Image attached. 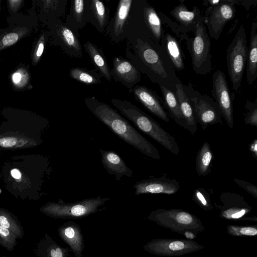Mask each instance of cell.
<instances>
[{
  "label": "cell",
  "instance_id": "cell-1",
  "mask_svg": "<svg viewBox=\"0 0 257 257\" xmlns=\"http://www.w3.org/2000/svg\"><path fill=\"white\" fill-rule=\"evenodd\" d=\"M84 102L90 111L125 143L149 158L161 159L158 149L116 110L93 97Z\"/></svg>",
  "mask_w": 257,
  "mask_h": 257
},
{
  "label": "cell",
  "instance_id": "cell-2",
  "mask_svg": "<svg viewBox=\"0 0 257 257\" xmlns=\"http://www.w3.org/2000/svg\"><path fill=\"white\" fill-rule=\"evenodd\" d=\"M111 102L122 115L140 131L173 154H179L180 149L174 137L165 131L154 119L129 101L113 98Z\"/></svg>",
  "mask_w": 257,
  "mask_h": 257
},
{
  "label": "cell",
  "instance_id": "cell-3",
  "mask_svg": "<svg viewBox=\"0 0 257 257\" xmlns=\"http://www.w3.org/2000/svg\"><path fill=\"white\" fill-rule=\"evenodd\" d=\"M194 36L187 40L192 69L198 74H206L212 70L211 42L206 27L201 16L193 29Z\"/></svg>",
  "mask_w": 257,
  "mask_h": 257
},
{
  "label": "cell",
  "instance_id": "cell-4",
  "mask_svg": "<svg viewBox=\"0 0 257 257\" xmlns=\"http://www.w3.org/2000/svg\"><path fill=\"white\" fill-rule=\"evenodd\" d=\"M147 218L163 227L182 235L186 231L194 233L201 232L205 228L198 218L180 209H158L151 211Z\"/></svg>",
  "mask_w": 257,
  "mask_h": 257
},
{
  "label": "cell",
  "instance_id": "cell-5",
  "mask_svg": "<svg viewBox=\"0 0 257 257\" xmlns=\"http://www.w3.org/2000/svg\"><path fill=\"white\" fill-rule=\"evenodd\" d=\"M110 199L108 197L99 196L72 203H65L60 200L58 202L48 203L43 207V211L57 218H81L102 210L104 208L102 207Z\"/></svg>",
  "mask_w": 257,
  "mask_h": 257
},
{
  "label": "cell",
  "instance_id": "cell-6",
  "mask_svg": "<svg viewBox=\"0 0 257 257\" xmlns=\"http://www.w3.org/2000/svg\"><path fill=\"white\" fill-rule=\"evenodd\" d=\"M248 53L245 29L241 25L226 51L228 75L233 89L237 92L241 86Z\"/></svg>",
  "mask_w": 257,
  "mask_h": 257
},
{
  "label": "cell",
  "instance_id": "cell-7",
  "mask_svg": "<svg viewBox=\"0 0 257 257\" xmlns=\"http://www.w3.org/2000/svg\"><path fill=\"white\" fill-rule=\"evenodd\" d=\"M183 87L192 106L197 122L204 131L209 125L222 123L221 111L213 98L195 90L191 84L183 85Z\"/></svg>",
  "mask_w": 257,
  "mask_h": 257
},
{
  "label": "cell",
  "instance_id": "cell-8",
  "mask_svg": "<svg viewBox=\"0 0 257 257\" xmlns=\"http://www.w3.org/2000/svg\"><path fill=\"white\" fill-rule=\"evenodd\" d=\"M204 246L193 240L155 238L144 246L148 252L162 256H178L199 250Z\"/></svg>",
  "mask_w": 257,
  "mask_h": 257
},
{
  "label": "cell",
  "instance_id": "cell-9",
  "mask_svg": "<svg viewBox=\"0 0 257 257\" xmlns=\"http://www.w3.org/2000/svg\"><path fill=\"white\" fill-rule=\"evenodd\" d=\"M235 14V9L232 0H221L217 6H209L203 16L209 37L218 40L224 26L234 18Z\"/></svg>",
  "mask_w": 257,
  "mask_h": 257
},
{
  "label": "cell",
  "instance_id": "cell-10",
  "mask_svg": "<svg viewBox=\"0 0 257 257\" xmlns=\"http://www.w3.org/2000/svg\"><path fill=\"white\" fill-rule=\"evenodd\" d=\"M211 94L218 105L221 116L230 129L233 128V100L225 73L221 70L213 72Z\"/></svg>",
  "mask_w": 257,
  "mask_h": 257
},
{
  "label": "cell",
  "instance_id": "cell-11",
  "mask_svg": "<svg viewBox=\"0 0 257 257\" xmlns=\"http://www.w3.org/2000/svg\"><path fill=\"white\" fill-rule=\"evenodd\" d=\"M221 204L217 205L220 217L229 220L253 221V218H245L251 207L241 195L230 192H222L219 198Z\"/></svg>",
  "mask_w": 257,
  "mask_h": 257
},
{
  "label": "cell",
  "instance_id": "cell-12",
  "mask_svg": "<svg viewBox=\"0 0 257 257\" xmlns=\"http://www.w3.org/2000/svg\"><path fill=\"white\" fill-rule=\"evenodd\" d=\"M133 187L137 195L144 194H174L180 190V185L175 179L162 176L141 180L136 182Z\"/></svg>",
  "mask_w": 257,
  "mask_h": 257
},
{
  "label": "cell",
  "instance_id": "cell-13",
  "mask_svg": "<svg viewBox=\"0 0 257 257\" xmlns=\"http://www.w3.org/2000/svg\"><path fill=\"white\" fill-rule=\"evenodd\" d=\"M61 238L69 246L75 257H83L84 241L79 225L69 221L58 228Z\"/></svg>",
  "mask_w": 257,
  "mask_h": 257
},
{
  "label": "cell",
  "instance_id": "cell-14",
  "mask_svg": "<svg viewBox=\"0 0 257 257\" xmlns=\"http://www.w3.org/2000/svg\"><path fill=\"white\" fill-rule=\"evenodd\" d=\"M133 91L139 101L153 115L166 122L170 121L163 102L151 90L145 86H138Z\"/></svg>",
  "mask_w": 257,
  "mask_h": 257
},
{
  "label": "cell",
  "instance_id": "cell-15",
  "mask_svg": "<svg viewBox=\"0 0 257 257\" xmlns=\"http://www.w3.org/2000/svg\"><path fill=\"white\" fill-rule=\"evenodd\" d=\"M101 162L106 172L117 181L123 177H132L133 171L125 164L122 158L112 150L99 149Z\"/></svg>",
  "mask_w": 257,
  "mask_h": 257
},
{
  "label": "cell",
  "instance_id": "cell-16",
  "mask_svg": "<svg viewBox=\"0 0 257 257\" xmlns=\"http://www.w3.org/2000/svg\"><path fill=\"white\" fill-rule=\"evenodd\" d=\"M137 49L142 60L153 72L163 78L167 77V72L161 58L147 42L139 41Z\"/></svg>",
  "mask_w": 257,
  "mask_h": 257
},
{
  "label": "cell",
  "instance_id": "cell-17",
  "mask_svg": "<svg viewBox=\"0 0 257 257\" xmlns=\"http://www.w3.org/2000/svg\"><path fill=\"white\" fill-rule=\"evenodd\" d=\"M175 94L185 120L187 130L192 135H194L197 131V122L194 115L192 106L184 90L183 84L181 83L176 84Z\"/></svg>",
  "mask_w": 257,
  "mask_h": 257
},
{
  "label": "cell",
  "instance_id": "cell-18",
  "mask_svg": "<svg viewBox=\"0 0 257 257\" xmlns=\"http://www.w3.org/2000/svg\"><path fill=\"white\" fill-rule=\"evenodd\" d=\"M246 76L248 84L252 85L257 77V21L252 23L249 46L246 64Z\"/></svg>",
  "mask_w": 257,
  "mask_h": 257
},
{
  "label": "cell",
  "instance_id": "cell-19",
  "mask_svg": "<svg viewBox=\"0 0 257 257\" xmlns=\"http://www.w3.org/2000/svg\"><path fill=\"white\" fill-rule=\"evenodd\" d=\"M163 98V105L170 117L180 127L187 130L186 124L181 113L180 106L175 94L163 85H160Z\"/></svg>",
  "mask_w": 257,
  "mask_h": 257
},
{
  "label": "cell",
  "instance_id": "cell-20",
  "mask_svg": "<svg viewBox=\"0 0 257 257\" xmlns=\"http://www.w3.org/2000/svg\"><path fill=\"white\" fill-rule=\"evenodd\" d=\"M170 15L180 25L188 29H193L200 15V11L197 6L192 11H189L186 6L180 4L170 12Z\"/></svg>",
  "mask_w": 257,
  "mask_h": 257
},
{
  "label": "cell",
  "instance_id": "cell-21",
  "mask_svg": "<svg viewBox=\"0 0 257 257\" xmlns=\"http://www.w3.org/2000/svg\"><path fill=\"white\" fill-rule=\"evenodd\" d=\"M113 70L118 78L127 83L139 81V71L130 62L115 58L113 61Z\"/></svg>",
  "mask_w": 257,
  "mask_h": 257
},
{
  "label": "cell",
  "instance_id": "cell-22",
  "mask_svg": "<svg viewBox=\"0 0 257 257\" xmlns=\"http://www.w3.org/2000/svg\"><path fill=\"white\" fill-rule=\"evenodd\" d=\"M213 154L209 144L205 142L199 149L195 160V170L198 175L205 176L211 171Z\"/></svg>",
  "mask_w": 257,
  "mask_h": 257
},
{
  "label": "cell",
  "instance_id": "cell-23",
  "mask_svg": "<svg viewBox=\"0 0 257 257\" xmlns=\"http://www.w3.org/2000/svg\"><path fill=\"white\" fill-rule=\"evenodd\" d=\"M166 49L175 68L180 71L184 68L183 55L177 39L169 33L164 36Z\"/></svg>",
  "mask_w": 257,
  "mask_h": 257
},
{
  "label": "cell",
  "instance_id": "cell-24",
  "mask_svg": "<svg viewBox=\"0 0 257 257\" xmlns=\"http://www.w3.org/2000/svg\"><path fill=\"white\" fill-rule=\"evenodd\" d=\"M84 47L94 65L103 76L110 81L111 75L107 63L98 49L90 42L85 43Z\"/></svg>",
  "mask_w": 257,
  "mask_h": 257
},
{
  "label": "cell",
  "instance_id": "cell-25",
  "mask_svg": "<svg viewBox=\"0 0 257 257\" xmlns=\"http://www.w3.org/2000/svg\"><path fill=\"white\" fill-rule=\"evenodd\" d=\"M132 3V0H121L118 3L113 26L114 34L117 36L123 31V26L127 18Z\"/></svg>",
  "mask_w": 257,
  "mask_h": 257
},
{
  "label": "cell",
  "instance_id": "cell-26",
  "mask_svg": "<svg viewBox=\"0 0 257 257\" xmlns=\"http://www.w3.org/2000/svg\"><path fill=\"white\" fill-rule=\"evenodd\" d=\"M145 22L154 36L158 41L162 37V24L161 19L157 12L151 7H146L144 10Z\"/></svg>",
  "mask_w": 257,
  "mask_h": 257
},
{
  "label": "cell",
  "instance_id": "cell-27",
  "mask_svg": "<svg viewBox=\"0 0 257 257\" xmlns=\"http://www.w3.org/2000/svg\"><path fill=\"white\" fill-rule=\"evenodd\" d=\"M58 33L60 39L68 48L80 52L79 41L71 30L64 26H61L58 28Z\"/></svg>",
  "mask_w": 257,
  "mask_h": 257
},
{
  "label": "cell",
  "instance_id": "cell-28",
  "mask_svg": "<svg viewBox=\"0 0 257 257\" xmlns=\"http://www.w3.org/2000/svg\"><path fill=\"white\" fill-rule=\"evenodd\" d=\"M28 32L26 28L8 33L0 36V51L16 43Z\"/></svg>",
  "mask_w": 257,
  "mask_h": 257
},
{
  "label": "cell",
  "instance_id": "cell-29",
  "mask_svg": "<svg viewBox=\"0 0 257 257\" xmlns=\"http://www.w3.org/2000/svg\"><path fill=\"white\" fill-rule=\"evenodd\" d=\"M192 200L205 211H210L213 208L209 194L203 188L198 187L193 191Z\"/></svg>",
  "mask_w": 257,
  "mask_h": 257
},
{
  "label": "cell",
  "instance_id": "cell-30",
  "mask_svg": "<svg viewBox=\"0 0 257 257\" xmlns=\"http://www.w3.org/2000/svg\"><path fill=\"white\" fill-rule=\"evenodd\" d=\"M70 76L73 79L86 84H94L100 81V79L93 74L78 68L71 69Z\"/></svg>",
  "mask_w": 257,
  "mask_h": 257
},
{
  "label": "cell",
  "instance_id": "cell-31",
  "mask_svg": "<svg viewBox=\"0 0 257 257\" xmlns=\"http://www.w3.org/2000/svg\"><path fill=\"white\" fill-rule=\"evenodd\" d=\"M245 108L247 110L245 114L244 121L246 124L257 126V99L254 102L247 100Z\"/></svg>",
  "mask_w": 257,
  "mask_h": 257
},
{
  "label": "cell",
  "instance_id": "cell-32",
  "mask_svg": "<svg viewBox=\"0 0 257 257\" xmlns=\"http://www.w3.org/2000/svg\"><path fill=\"white\" fill-rule=\"evenodd\" d=\"M227 233L234 236H256L257 234L256 226H239L228 225L227 226Z\"/></svg>",
  "mask_w": 257,
  "mask_h": 257
},
{
  "label": "cell",
  "instance_id": "cell-33",
  "mask_svg": "<svg viewBox=\"0 0 257 257\" xmlns=\"http://www.w3.org/2000/svg\"><path fill=\"white\" fill-rule=\"evenodd\" d=\"M91 8L99 25L103 27L106 20L105 8L103 3L98 0L91 1Z\"/></svg>",
  "mask_w": 257,
  "mask_h": 257
},
{
  "label": "cell",
  "instance_id": "cell-34",
  "mask_svg": "<svg viewBox=\"0 0 257 257\" xmlns=\"http://www.w3.org/2000/svg\"><path fill=\"white\" fill-rule=\"evenodd\" d=\"M0 225L9 230L16 236L20 237L22 231L20 226L15 221L5 214H0Z\"/></svg>",
  "mask_w": 257,
  "mask_h": 257
},
{
  "label": "cell",
  "instance_id": "cell-35",
  "mask_svg": "<svg viewBox=\"0 0 257 257\" xmlns=\"http://www.w3.org/2000/svg\"><path fill=\"white\" fill-rule=\"evenodd\" d=\"M16 235L8 229L0 225V243L9 249L16 244Z\"/></svg>",
  "mask_w": 257,
  "mask_h": 257
},
{
  "label": "cell",
  "instance_id": "cell-36",
  "mask_svg": "<svg viewBox=\"0 0 257 257\" xmlns=\"http://www.w3.org/2000/svg\"><path fill=\"white\" fill-rule=\"evenodd\" d=\"M70 250L52 241L47 249V257H68Z\"/></svg>",
  "mask_w": 257,
  "mask_h": 257
},
{
  "label": "cell",
  "instance_id": "cell-37",
  "mask_svg": "<svg viewBox=\"0 0 257 257\" xmlns=\"http://www.w3.org/2000/svg\"><path fill=\"white\" fill-rule=\"evenodd\" d=\"M233 180L239 186L255 198H257V186L256 185L243 180L234 178Z\"/></svg>",
  "mask_w": 257,
  "mask_h": 257
},
{
  "label": "cell",
  "instance_id": "cell-38",
  "mask_svg": "<svg viewBox=\"0 0 257 257\" xmlns=\"http://www.w3.org/2000/svg\"><path fill=\"white\" fill-rule=\"evenodd\" d=\"M45 38L43 36L40 38L33 56V64H36L40 60L44 49Z\"/></svg>",
  "mask_w": 257,
  "mask_h": 257
},
{
  "label": "cell",
  "instance_id": "cell-39",
  "mask_svg": "<svg viewBox=\"0 0 257 257\" xmlns=\"http://www.w3.org/2000/svg\"><path fill=\"white\" fill-rule=\"evenodd\" d=\"M84 5V1L83 0H75L73 1V9L74 17L79 22L82 20Z\"/></svg>",
  "mask_w": 257,
  "mask_h": 257
},
{
  "label": "cell",
  "instance_id": "cell-40",
  "mask_svg": "<svg viewBox=\"0 0 257 257\" xmlns=\"http://www.w3.org/2000/svg\"><path fill=\"white\" fill-rule=\"evenodd\" d=\"M17 142L14 137H5L0 139V146L4 148H12L15 146Z\"/></svg>",
  "mask_w": 257,
  "mask_h": 257
},
{
  "label": "cell",
  "instance_id": "cell-41",
  "mask_svg": "<svg viewBox=\"0 0 257 257\" xmlns=\"http://www.w3.org/2000/svg\"><path fill=\"white\" fill-rule=\"evenodd\" d=\"M22 2V0L8 1L10 10L13 12H16L21 6Z\"/></svg>",
  "mask_w": 257,
  "mask_h": 257
},
{
  "label": "cell",
  "instance_id": "cell-42",
  "mask_svg": "<svg viewBox=\"0 0 257 257\" xmlns=\"http://www.w3.org/2000/svg\"><path fill=\"white\" fill-rule=\"evenodd\" d=\"M252 156L257 160V140L255 139L250 144L249 148Z\"/></svg>",
  "mask_w": 257,
  "mask_h": 257
},
{
  "label": "cell",
  "instance_id": "cell-43",
  "mask_svg": "<svg viewBox=\"0 0 257 257\" xmlns=\"http://www.w3.org/2000/svg\"><path fill=\"white\" fill-rule=\"evenodd\" d=\"M23 75L19 72H15L12 76L14 83L16 84H19L22 81Z\"/></svg>",
  "mask_w": 257,
  "mask_h": 257
},
{
  "label": "cell",
  "instance_id": "cell-44",
  "mask_svg": "<svg viewBox=\"0 0 257 257\" xmlns=\"http://www.w3.org/2000/svg\"><path fill=\"white\" fill-rule=\"evenodd\" d=\"M12 176L16 179H20L21 177V173L20 171L17 169H13L11 171Z\"/></svg>",
  "mask_w": 257,
  "mask_h": 257
},
{
  "label": "cell",
  "instance_id": "cell-45",
  "mask_svg": "<svg viewBox=\"0 0 257 257\" xmlns=\"http://www.w3.org/2000/svg\"><path fill=\"white\" fill-rule=\"evenodd\" d=\"M183 235L184 236H185V237L187 239H190V240H193L194 238H196V237H197L195 233H194L193 232L190 231H185L183 233Z\"/></svg>",
  "mask_w": 257,
  "mask_h": 257
},
{
  "label": "cell",
  "instance_id": "cell-46",
  "mask_svg": "<svg viewBox=\"0 0 257 257\" xmlns=\"http://www.w3.org/2000/svg\"><path fill=\"white\" fill-rule=\"evenodd\" d=\"M206 3H208L210 6H215L219 5L221 3V1L219 0H209L205 1Z\"/></svg>",
  "mask_w": 257,
  "mask_h": 257
}]
</instances>
